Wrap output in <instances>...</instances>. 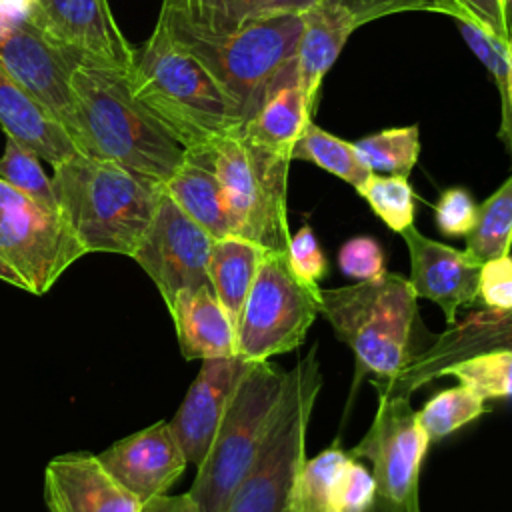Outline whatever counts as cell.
I'll use <instances>...</instances> for the list:
<instances>
[{
  "mask_svg": "<svg viewBox=\"0 0 512 512\" xmlns=\"http://www.w3.org/2000/svg\"><path fill=\"white\" fill-rule=\"evenodd\" d=\"M72 140L80 154L116 162L152 182H164L182 164L186 150L132 96L128 74L74 64Z\"/></svg>",
  "mask_w": 512,
  "mask_h": 512,
  "instance_id": "obj_1",
  "label": "cell"
},
{
  "mask_svg": "<svg viewBox=\"0 0 512 512\" xmlns=\"http://www.w3.org/2000/svg\"><path fill=\"white\" fill-rule=\"evenodd\" d=\"M132 96L184 148H202L240 132L236 100L190 52L154 26L128 74Z\"/></svg>",
  "mask_w": 512,
  "mask_h": 512,
  "instance_id": "obj_2",
  "label": "cell"
},
{
  "mask_svg": "<svg viewBox=\"0 0 512 512\" xmlns=\"http://www.w3.org/2000/svg\"><path fill=\"white\" fill-rule=\"evenodd\" d=\"M156 26L210 70L246 120L296 76L302 14H280L240 30L212 32L160 8Z\"/></svg>",
  "mask_w": 512,
  "mask_h": 512,
  "instance_id": "obj_3",
  "label": "cell"
},
{
  "mask_svg": "<svg viewBox=\"0 0 512 512\" xmlns=\"http://www.w3.org/2000/svg\"><path fill=\"white\" fill-rule=\"evenodd\" d=\"M52 188L62 218L88 252H136L164 186L116 162L74 154L54 166Z\"/></svg>",
  "mask_w": 512,
  "mask_h": 512,
  "instance_id": "obj_4",
  "label": "cell"
},
{
  "mask_svg": "<svg viewBox=\"0 0 512 512\" xmlns=\"http://www.w3.org/2000/svg\"><path fill=\"white\" fill-rule=\"evenodd\" d=\"M416 298L408 278L384 272L350 286L320 288L318 314L354 352L356 376L370 374L376 384L398 376L416 352Z\"/></svg>",
  "mask_w": 512,
  "mask_h": 512,
  "instance_id": "obj_5",
  "label": "cell"
},
{
  "mask_svg": "<svg viewBox=\"0 0 512 512\" xmlns=\"http://www.w3.org/2000/svg\"><path fill=\"white\" fill-rule=\"evenodd\" d=\"M322 388L312 348L288 370L282 398L264 440L222 512H286L298 472L306 460V432Z\"/></svg>",
  "mask_w": 512,
  "mask_h": 512,
  "instance_id": "obj_6",
  "label": "cell"
},
{
  "mask_svg": "<svg viewBox=\"0 0 512 512\" xmlns=\"http://www.w3.org/2000/svg\"><path fill=\"white\" fill-rule=\"evenodd\" d=\"M286 380L288 370L270 360L250 362L188 490L198 512L224 510L264 440Z\"/></svg>",
  "mask_w": 512,
  "mask_h": 512,
  "instance_id": "obj_7",
  "label": "cell"
},
{
  "mask_svg": "<svg viewBox=\"0 0 512 512\" xmlns=\"http://www.w3.org/2000/svg\"><path fill=\"white\" fill-rule=\"evenodd\" d=\"M234 236L268 252L286 250V186L290 156L250 142L240 132L210 144Z\"/></svg>",
  "mask_w": 512,
  "mask_h": 512,
  "instance_id": "obj_8",
  "label": "cell"
},
{
  "mask_svg": "<svg viewBox=\"0 0 512 512\" xmlns=\"http://www.w3.org/2000/svg\"><path fill=\"white\" fill-rule=\"evenodd\" d=\"M318 294L292 276L284 250L266 252L240 312L236 354L262 362L298 348L318 316Z\"/></svg>",
  "mask_w": 512,
  "mask_h": 512,
  "instance_id": "obj_9",
  "label": "cell"
},
{
  "mask_svg": "<svg viewBox=\"0 0 512 512\" xmlns=\"http://www.w3.org/2000/svg\"><path fill=\"white\" fill-rule=\"evenodd\" d=\"M86 250L60 212L46 210L0 178V260L24 290L46 294Z\"/></svg>",
  "mask_w": 512,
  "mask_h": 512,
  "instance_id": "obj_10",
  "label": "cell"
},
{
  "mask_svg": "<svg viewBox=\"0 0 512 512\" xmlns=\"http://www.w3.org/2000/svg\"><path fill=\"white\" fill-rule=\"evenodd\" d=\"M428 444L410 396H386L380 398L368 432L350 454L372 464L378 498L404 512H420L418 480Z\"/></svg>",
  "mask_w": 512,
  "mask_h": 512,
  "instance_id": "obj_11",
  "label": "cell"
},
{
  "mask_svg": "<svg viewBox=\"0 0 512 512\" xmlns=\"http://www.w3.org/2000/svg\"><path fill=\"white\" fill-rule=\"evenodd\" d=\"M214 238L164 190L132 258L156 284L166 306L180 292L210 286L208 260Z\"/></svg>",
  "mask_w": 512,
  "mask_h": 512,
  "instance_id": "obj_12",
  "label": "cell"
},
{
  "mask_svg": "<svg viewBox=\"0 0 512 512\" xmlns=\"http://www.w3.org/2000/svg\"><path fill=\"white\" fill-rule=\"evenodd\" d=\"M28 22L74 64L130 74L136 52L118 26L108 0H34Z\"/></svg>",
  "mask_w": 512,
  "mask_h": 512,
  "instance_id": "obj_13",
  "label": "cell"
},
{
  "mask_svg": "<svg viewBox=\"0 0 512 512\" xmlns=\"http://www.w3.org/2000/svg\"><path fill=\"white\" fill-rule=\"evenodd\" d=\"M512 352V310H482L462 322H454L440 334H430L398 376L376 382L380 398L410 396L420 386L442 378V372L476 354Z\"/></svg>",
  "mask_w": 512,
  "mask_h": 512,
  "instance_id": "obj_14",
  "label": "cell"
},
{
  "mask_svg": "<svg viewBox=\"0 0 512 512\" xmlns=\"http://www.w3.org/2000/svg\"><path fill=\"white\" fill-rule=\"evenodd\" d=\"M0 62L72 138L70 70L74 62L52 46L28 20H0Z\"/></svg>",
  "mask_w": 512,
  "mask_h": 512,
  "instance_id": "obj_15",
  "label": "cell"
},
{
  "mask_svg": "<svg viewBox=\"0 0 512 512\" xmlns=\"http://www.w3.org/2000/svg\"><path fill=\"white\" fill-rule=\"evenodd\" d=\"M98 460L142 504L166 494L188 464L168 422H156L118 440L98 454Z\"/></svg>",
  "mask_w": 512,
  "mask_h": 512,
  "instance_id": "obj_16",
  "label": "cell"
},
{
  "mask_svg": "<svg viewBox=\"0 0 512 512\" xmlns=\"http://www.w3.org/2000/svg\"><path fill=\"white\" fill-rule=\"evenodd\" d=\"M400 236L410 254L408 282L414 294L440 306L446 324L452 326L456 322V312L478 300L482 262L466 250H456L424 236L414 224L404 228Z\"/></svg>",
  "mask_w": 512,
  "mask_h": 512,
  "instance_id": "obj_17",
  "label": "cell"
},
{
  "mask_svg": "<svg viewBox=\"0 0 512 512\" xmlns=\"http://www.w3.org/2000/svg\"><path fill=\"white\" fill-rule=\"evenodd\" d=\"M248 366L250 362L240 356L202 360L198 376L168 422L188 462L198 466L206 458L230 398Z\"/></svg>",
  "mask_w": 512,
  "mask_h": 512,
  "instance_id": "obj_18",
  "label": "cell"
},
{
  "mask_svg": "<svg viewBox=\"0 0 512 512\" xmlns=\"http://www.w3.org/2000/svg\"><path fill=\"white\" fill-rule=\"evenodd\" d=\"M44 498L50 512H142V502L122 488L92 454H66L48 462Z\"/></svg>",
  "mask_w": 512,
  "mask_h": 512,
  "instance_id": "obj_19",
  "label": "cell"
},
{
  "mask_svg": "<svg viewBox=\"0 0 512 512\" xmlns=\"http://www.w3.org/2000/svg\"><path fill=\"white\" fill-rule=\"evenodd\" d=\"M358 22L344 8L318 0L302 12V34L296 52V78L314 116L318 90Z\"/></svg>",
  "mask_w": 512,
  "mask_h": 512,
  "instance_id": "obj_20",
  "label": "cell"
},
{
  "mask_svg": "<svg viewBox=\"0 0 512 512\" xmlns=\"http://www.w3.org/2000/svg\"><path fill=\"white\" fill-rule=\"evenodd\" d=\"M168 310L174 320L180 352L186 360L238 356L236 326L212 286L180 292Z\"/></svg>",
  "mask_w": 512,
  "mask_h": 512,
  "instance_id": "obj_21",
  "label": "cell"
},
{
  "mask_svg": "<svg viewBox=\"0 0 512 512\" xmlns=\"http://www.w3.org/2000/svg\"><path fill=\"white\" fill-rule=\"evenodd\" d=\"M0 126L52 168L78 154L70 134L8 74L0 62Z\"/></svg>",
  "mask_w": 512,
  "mask_h": 512,
  "instance_id": "obj_22",
  "label": "cell"
},
{
  "mask_svg": "<svg viewBox=\"0 0 512 512\" xmlns=\"http://www.w3.org/2000/svg\"><path fill=\"white\" fill-rule=\"evenodd\" d=\"M164 192L214 240L234 236L210 146L186 150L182 164L164 182Z\"/></svg>",
  "mask_w": 512,
  "mask_h": 512,
  "instance_id": "obj_23",
  "label": "cell"
},
{
  "mask_svg": "<svg viewBox=\"0 0 512 512\" xmlns=\"http://www.w3.org/2000/svg\"><path fill=\"white\" fill-rule=\"evenodd\" d=\"M266 252L268 250L242 236L218 238L212 244L208 280L234 326H238L242 306Z\"/></svg>",
  "mask_w": 512,
  "mask_h": 512,
  "instance_id": "obj_24",
  "label": "cell"
},
{
  "mask_svg": "<svg viewBox=\"0 0 512 512\" xmlns=\"http://www.w3.org/2000/svg\"><path fill=\"white\" fill-rule=\"evenodd\" d=\"M310 122L312 112L298 86V78L294 76L284 82L252 118L244 122L240 134L254 144L290 156L294 142Z\"/></svg>",
  "mask_w": 512,
  "mask_h": 512,
  "instance_id": "obj_25",
  "label": "cell"
},
{
  "mask_svg": "<svg viewBox=\"0 0 512 512\" xmlns=\"http://www.w3.org/2000/svg\"><path fill=\"white\" fill-rule=\"evenodd\" d=\"M318 0H162L188 22L212 32H232L280 14H302Z\"/></svg>",
  "mask_w": 512,
  "mask_h": 512,
  "instance_id": "obj_26",
  "label": "cell"
},
{
  "mask_svg": "<svg viewBox=\"0 0 512 512\" xmlns=\"http://www.w3.org/2000/svg\"><path fill=\"white\" fill-rule=\"evenodd\" d=\"M292 160H306L358 188L370 178V168L360 160L354 144L328 134L310 122L290 150Z\"/></svg>",
  "mask_w": 512,
  "mask_h": 512,
  "instance_id": "obj_27",
  "label": "cell"
},
{
  "mask_svg": "<svg viewBox=\"0 0 512 512\" xmlns=\"http://www.w3.org/2000/svg\"><path fill=\"white\" fill-rule=\"evenodd\" d=\"M512 248V174L490 194L476 212V222L466 234V252L478 262L508 256Z\"/></svg>",
  "mask_w": 512,
  "mask_h": 512,
  "instance_id": "obj_28",
  "label": "cell"
},
{
  "mask_svg": "<svg viewBox=\"0 0 512 512\" xmlns=\"http://www.w3.org/2000/svg\"><path fill=\"white\" fill-rule=\"evenodd\" d=\"M354 456L338 444L306 458L292 492L290 506L298 512H330L334 486Z\"/></svg>",
  "mask_w": 512,
  "mask_h": 512,
  "instance_id": "obj_29",
  "label": "cell"
},
{
  "mask_svg": "<svg viewBox=\"0 0 512 512\" xmlns=\"http://www.w3.org/2000/svg\"><path fill=\"white\" fill-rule=\"evenodd\" d=\"M352 144L360 160L370 168V172L376 174L384 172L408 176L420 154V136L416 124L386 128Z\"/></svg>",
  "mask_w": 512,
  "mask_h": 512,
  "instance_id": "obj_30",
  "label": "cell"
},
{
  "mask_svg": "<svg viewBox=\"0 0 512 512\" xmlns=\"http://www.w3.org/2000/svg\"><path fill=\"white\" fill-rule=\"evenodd\" d=\"M486 400L468 386L458 384L434 394L420 410L418 422L430 442L442 440L486 412Z\"/></svg>",
  "mask_w": 512,
  "mask_h": 512,
  "instance_id": "obj_31",
  "label": "cell"
},
{
  "mask_svg": "<svg viewBox=\"0 0 512 512\" xmlns=\"http://www.w3.org/2000/svg\"><path fill=\"white\" fill-rule=\"evenodd\" d=\"M442 376H452L484 400L512 396V352L496 350L464 358L448 366Z\"/></svg>",
  "mask_w": 512,
  "mask_h": 512,
  "instance_id": "obj_32",
  "label": "cell"
},
{
  "mask_svg": "<svg viewBox=\"0 0 512 512\" xmlns=\"http://www.w3.org/2000/svg\"><path fill=\"white\" fill-rule=\"evenodd\" d=\"M356 192L390 230L400 234L414 224V190L408 176H382L372 172Z\"/></svg>",
  "mask_w": 512,
  "mask_h": 512,
  "instance_id": "obj_33",
  "label": "cell"
},
{
  "mask_svg": "<svg viewBox=\"0 0 512 512\" xmlns=\"http://www.w3.org/2000/svg\"><path fill=\"white\" fill-rule=\"evenodd\" d=\"M0 178L24 196H28L30 200L44 206L46 210L60 212L52 188V178L44 174L40 158L32 150H28L26 146L8 136L4 152L0 156Z\"/></svg>",
  "mask_w": 512,
  "mask_h": 512,
  "instance_id": "obj_34",
  "label": "cell"
},
{
  "mask_svg": "<svg viewBox=\"0 0 512 512\" xmlns=\"http://www.w3.org/2000/svg\"><path fill=\"white\" fill-rule=\"evenodd\" d=\"M286 266L292 276L306 288L318 292L320 280L328 270V262L318 244L314 230L304 224L294 234H290L286 250H284Z\"/></svg>",
  "mask_w": 512,
  "mask_h": 512,
  "instance_id": "obj_35",
  "label": "cell"
},
{
  "mask_svg": "<svg viewBox=\"0 0 512 512\" xmlns=\"http://www.w3.org/2000/svg\"><path fill=\"white\" fill-rule=\"evenodd\" d=\"M454 22L460 28L462 38L470 46V50L476 54V58L484 64V68L490 72L500 96L506 90L508 72H510V52H508V40H502L480 26H476L470 20L454 18Z\"/></svg>",
  "mask_w": 512,
  "mask_h": 512,
  "instance_id": "obj_36",
  "label": "cell"
},
{
  "mask_svg": "<svg viewBox=\"0 0 512 512\" xmlns=\"http://www.w3.org/2000/svg\"><path fill=\"white\" fill-rule=\"evenodd\" d=\"M374 500L376 482L372 472L358 458H352L334 486L330 512H366Z\"/></svg>",
  "mask_w": 512,
  "mask_h": 512,
  "instance_id": "obj_37",
  "label": "cell"
},
{
  "mask_svg": "<svg viewBox=\"0 0 512 512\" xmlns=\"http://www.w3.org/2000/svg\"><path fill=\"white\" fill-rule=\"evenodd\" d=\"M478 206L472 194L462 186L446 188L434 204V220L446 236H466L476 222Z\"/></svg>",
  "mask_w": 512,
  "mask_h": 512,
  "instance_id": "obj_38",
  "label": "cell"
},
{
  "mask_svg": "<svg viewBox=\"0 0 512 512\" xmlns=\"http://www.w3.org/2000/svg\"><path fill=\"white\" fill-rule=\"evenodd\" d=\"M338 268L348 278L358 282L382 276L384 252L380 244L370 236H354L346 240L338 250Z\"/></svg>",
  "mask_w": 512,
  "mask_h": 512,
  "instance_id": "obj_39",
  "label": "cell"
},
{
  "mask_svg": "<svg viewBox=\"0 0 512 512\" xmlns=\"http://www.w3.org/2000/svg\"><path fill=\"white\" fill-rule=\"evenodd\" d=\"M350 12L358 26L400 12H438L448 16L444 0H326Z\"/></svg>",
  "mask_w": 512,
  "mask_h": 512,
  "instance_id": "obj_40",
  "label": "cell"
},
{
  "mask_svg": "<svg viewBox=\"0 0 512 512\" xmlns=\"http://www.w3.org/2000/svg\"><path fill=\"white\" fill-rule=\"evenodd\" d=\"M478 300L488 310H512V256L492 258L480 268Z\"/></svg>",
  "mask_w": 512,
  "mask_h": 512,
  "instance_id": "obj_41",
  "label": "cell"
},
{
  "mask_svg": "<svg viewBox=\"0 0 512 512\" xmlns=\"http://www.w3.org/2000/svg\"><path fill=\"white\" fill-rule=\"evenodd\" d=\"M452 14L450 18H464L480 26L482 30L508 40V20L500 0H448Z\"/></svg>",
  "mask_w": 512,
  "mask_h": 512,
  "instance_id": "obj_42",
  "label": "cell"
},
{
  "mask_svg": "<svg viewBox=\"0 0 512 512\" xmlns=\"http://www.w3.org/2000/svg\"><path fill=\"white\" fill-rule=\"evenodd\" d=\"M508 52H510V72L506 90L500 96L502 102V122H500V140L506 144L512 158V18L508 20Z\"/></svg>",
  "mask_w": 512,
  "mask_h": 512,
  "instance_id": "obj_43",
  "label": "cell"
},
{
  "mask_svg": "<svg viewBox=\"0 0 512 512\" xmlns=\"http://www.w3.org/2000/svg\"><path fill=\"white\" fill-rule=\"evenodd\" d=\"M142 512H198V506L188 492L176 496L162 494L142 504Z\"/></svg>",
  "mask_w": 512,
  "mask_h": 512,
  "instance_id": "obj_44",
  "label": "cell"
},
{
  "mask_svg": "<svg viewBox=\"0 0 512 512\" xmlns=\"http://www.w3.org/2000/svg\"><path fill=\"white\" fill-rule=\"evenodd\" d=\"M34 0H0V20H28Z\"/></svg>",
  "mask_w": 512,
  "mask_h": 512,
  "instance_id": "obj_45",
  "label": "cell"
},
{
  "mask_svg": "<svg viewBox=\"0 0 512 512\" xmlns=\"http://www.w3.org/2000/svg\"><path fill=\"white\" fill-rule=\"evenodd\" d=\"M0 280H4V282H8V284H12V286L24 290V282L20 280V276H18L10 266H6L2 260H0Z\"/></svg>",
  "mask_w": 512,
  "mask_h": 512,
  "instance_id": "obj_46",
  "label": "cell"
},
{
  "mask_svg": "<svg viewBox=\"0 0 512 512\" xmlns=\"http://www.w3.org/2000/svg\"><path fill=\"white\" fill-rule=\"evenodd\" d=\"M366 512H404V510H400L398 506H394V504H390V502H386V500L376 496L374 504Z\"/></svg>",
  "mask_w": 512,
  "mask_h": 512,
  "instance_id": "obj_47",
  "label": "cell"
},
{
  "mask_svg": "<svg viewBox=\"0 0 512 512\" xmlns=\"http://www.w3.org/2000/svg\"><path fill=\"white\" fill-rule=\"evenodd\" d=\"M502 2V8H504V14H506V20L512 18V0H500Z\"/></svg>",
  "mask_w": 512,
  "mask_h": 512,
  "instance_id": "obj_48",
  "label": "cell"
},
{
  "mask_svg": "<svg viewBox=\"0 0 512 512\" xmlns=\"http://www.w3.org/2000/svg\"><path fill=\"white\" fill-rule=\"evenodd\" d=\"M444 2H446V6H448V10H450V12H448V16H450V14H452V8H450V2H448V0H444Z\"/></svg>",
  "mask_w": 512,
  "mask_h": 512,
  "instance_id": "obj_49",
  "label": "cell"
},
{
  "mask_svg": "<svg viewBox=\"0 0 512 512\" xmlns=\"http://www.w3.org/2000/svg\"><path fill=\"white\" fill-rule=\"evenodd\" d=\"M286 512H298V510H294V508H292V506H290V508H288V510H286Z\"/></svg>",
  "mask_w": 512,
  "mask_h": 512,
  "instance_id": "obj_50",
  "label": "cell"
}]
</instances>
